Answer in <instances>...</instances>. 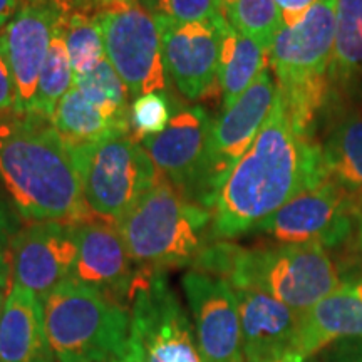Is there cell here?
I'll use <instances>...</instances> for the list:
<instances>
[{"instance_id":"obj_7","label":"cell","mask_w":362,"mask_h":362,"mask_svg":"<svg viewBox=\"0 0 362 362\" xmlns=\"http://www.w3.org/2000/svg\"><path fill=\"white\" fill-rule=\"evenodd\" d=\"M128 362H205L165 270L139 269L129 292Z\"/></svg>"},{"instance_id":"obj_40","label":"cell","mask_w":362,"mask_h":362,"mask_svg":"<svg viewBox=\"0 0 362 362\" xmlns=\"http://www.w3.org/2000/svg\"><path fill=\"white\" fill-rule=\"evenodd\" d=\"M357 200H359V232H362V194L357 197Z\"/></svg>"},{"instance_id":"obj_5","label":"cell","mask_w":362,"mask_h":362,"mask_svg":"<svg viewBox=\"0 0 362 362\" xmlns=\"http://www.w3.org/2000/svg\"><path fill=\"white\" fill-rule=\"evenodd\" d=\"M44 327L56 362L128 359L129 307L76 279L42 298Z\"/></svg>"},{"instance_id":"obj_17","label":"cell","mask_w":362,"mask_h":362,"mask_svg":"<svg viewBox=\"0 0 362 362\" xmlns=\"http://www.w3.org/2000/svg\"><path fill=\"white\" fill-rule=\"evenodd\" d=\"M78 259L72 277L128 305L139 267L116 225L93 218L74 225Z\"/></svg>"},{"instance_id":"obj_15","label":"cell","mask_w":362,"mask_h":362,"mask_svg":"<svg viewBox=\"0 0 362 362\" xmlns=\"http://www.w3.org/2000/svg\"><path fill=\"white\" fill-rule=\"evenodd\" d=\"M72 8L64 4H22L0 30L16 88V115H33L40 71L54 30Z\"/></svg>"},{"instance_id":"obj_25","label":"cell","mask_w":362,"mask_h":362,"mask_svg":"<svg viewBox=\"0 0 362 362\" xmlns=\"http://www.w3.org/2000/svg\"><path fill=\"white\" fill-rule=\"evenodd\" d=\"M74 88H78L90 103L96 104L110 121L124 131L131 128L129 90L121 81L107 59L86 74L74 76Z\"/></svg>"},{"instance_id":"obj_16","label":"cell","mask_w":362,"mask_h":362,"mask_svg":"<svg viewBox=\"0 0 362 362\" xmlns=\"http://www.w3.org/2000/svg\"><path fill=\"white\" fill-rule=\"evenodd\" d=\"M76 259V228L62 221L27 223L8 247L12 282L29 288L40 300L72 277Z\"/></svg>"},{"instance_id":"obj_6","label":"cell","mask_w":362,"mask_h":362,"mask_svg":"<svg viewBox=\"0 0 362 362\" xmlns=\"http://www.w3.org/2000/svg\"><path fill=\"white\" fill-rule=\"evenodd\" d=\"M72 149L83 197L94 218L117 225L161 178L133 131Z\"/></svg>"},{"instance_id":"obj_23","label":"cell","mask_w":362,"mask_h":362,"mask_svg":"<svg viewBox=\"0 0 362 362\" xmlns=\"http://www.w3.org/2000/svg\"><path fill=\"white\" fill-rule=\"evenodd\" d=\"M51 121L61 138L71 148L101 141L111 136L131 133L107 119L96 104L90 103L74 86L57 104Z\"/></svg>"},{"instance_id":"obj_21","label":"cell","mask_w":362,"mask_h":362,"mask_svg":"<svg viewBox=\"0 0 362 362\" xmlns=\"http://www.w3.org/2000/svg\"><path fill=\"white\" fill-rule=\"evenodd\" d=\"M327 178L362 194V103L341 107L322 146Z\"/></svg>"},{"instance_id":"obj_18","label":"cell","mask_w":362,"mask_h":362,"mask_svg":"<svg viewBox=\"0 0 362 362\" xmlns=\"http://www.w3.org/2000/svg\"><path fill=\"white\" fill-rule=\"evenodd\" d=\"M346 339H362V279H347L302 312L292 351L304 357Z\"/></svg>"},{"instance_id":"obj_42","label":"cell","mask_w":362,"mask_h":362,"mask_svg":"<svg viewBox=\"0 0 362 362\" xmlns=\"http://www.w3.org/2000/svg\"><path fill=\"white\" fill-rule=\"evenodd\" d=\"M116 362H128V361H116Z\"/></svg>"},{"instance_id":"obj_10","label":"cell","mask_w":362,"mask_h":362,"mask_svg":"<svg viewBox=\"0 0 362 362\" xmlns=\"http://www.w3.org/2000/svg\"><path fill=\"white\" fill-rule=\"evenodd\" d=\"M279 88L265 67L245 93L214 121L203 176V206L211 211L220 188L259 136L277 101Z\"/></svg>"},{"instance_id":"obj_32","label":"cell","mask_w":362,"mask_h":362,"mask_svg":"<svg viewBox=\"0 0 362 362\" xmlns=\"http://www.w3.org/2000/svg\"><path fill=\"white\" fill-rule=\"evenodd\" d=\"M21 228V216L13 210L11 200L0 192V252H6L11 247L12 238Z\"/></svg>"},{"instance_id":"obj_8","label":"cell","mask_w":362,"mask_h":362,"mask_svg":"<svg viewBox=\"0 0 362 362\" xmlns=\"http://www.w3.org/2000/svg\"><path fill=\"white\" fill-rule=\"evenodd\" d=\"M94 17L101 27L106 59L131 98L168 88L160 29L138 0H117Z\"/></svg>"},{"instance_id":"obj_11","label":"cell","mask_w":362,"mask_h":362,"mask_svg":"<svg viewBox=\"0 0 362 362\" xmlns=\"http://www.w3.org/2000/svg\"><path fill=\"white\" fill-rule=\"evenodd\" d=\"M211 128L214 121L202 106H187L171 116L163 133L141 141L161 178L200 206Z\"/></svg>"},{"instance_id":"obj_2","label":"cell","mask_w":362,"mask_h":362,"mask_svg":"<svg viewBox=\"0 0 362 362\" xmlns=\"http://www.w3.org/2000/svg\"><path fill=\"white\" fill-rule=\"evenodd\" d=\"M0 183L27 223L93 220L72 149L39 115L8 116L0 123Z\"/></svg>"},{"instance_id":"obj_22","label":"cell","mask_w":362,"mask_h":362,"mask_svg":"<svg viewBox=\"0 0 362 362\" xmlns=\"http://www.w3.org/2000/svg\"><path fill=\"white\" fill-rule=\"evenodd\" d=\"M269 64V51L248 35L235 30L225 19L220 45L218 83L223 111L259 78Z\"/></svg>"},{"instance_id":"obj_26","label":"cell","mask_w":362,"mask_h":362,"mask_svg":"<svg viewBox=\"0 0 362 362\" xmlns=\"http://www.w3.org/2000/svg\"><path fill=\"white\" fill-rule=\"evenodd\" d=\"M66 17L67 13L62 17L56 30H54L51 47H49L47 57H45L42 71H40L33 115H39L45 119H52L57 104L61 103V99L69 93L72 84H74V71H72L64 39Z\"/></svg>"},{"instance_id":"obj_31","label":"cell","mask_w":362,"mask_h":362,"mask_svg":"<svg viewBox=\"0 0 362 362\" xmlns=\"http://www.w3.org/2000/svg\"><path fill=\"white\" fill-rule=\"evenodd\" d=\"M16 112V88L8 67L6 47L0 35V123Z\"/></svg>"},{"instance_id":"obj_29","label":"cell","mask_w":362,"mask_h":362,"mask_svg":"<svg viewBox=\"0 0 362 362\" xmlns=\"http://www.w3.org/2000/svg\"><path fill=\"white\" fill-rule=\"evenodd\" d=\"M155 19L171 22L210 21L221 13V0H138Z\"/></svg>"},{"instance_id":"obj_30","label":"cell","mask_w":362,"mask_h":362,"mask_svg":"<svg viewBox=\"0 0 362 362\" xmlns=\"http://www.w3.org/2000/svg\"><path fill=\"white\" fill-rule=\"evenodd\" d=\"M171 116L168 99L160 93L144 94L131 104V128L139 141L163 133L170 124Z\"/></svg>"},{"instance_id":"obj_4","label":"cell","mask_w":362,"mask_h":362,"mask_svg":"<svg viewBox=\"0 0 362 362\" xmlns=\"http://www.w3.org/2000/svg\"><path fill=\"white\" fill-rule=\"evenodd\" d=\"M116 226L139 269L193 267L214 242L211 211L187 200L165 178L158 180Z\"/></svg>"},{"instance_id":"obj_38","label":"cell","mask_w":362,"mask_h":362,"mask_svg":"<svg viewBox=\"0 0 362 362\" xmlns=\"http://www.w3.org/2000/svg\"><path fill=\"white\" fill-rule=\"evenodd\" d=\"M11 262H8V257L6 252H0V288H6L8 284V275H11Z\"/></svg>"},{"instance_id":"obj_20","label":"cell","mask_w":362,"mask_h":362,"mask_svg":"<svg viewBox=\"0 0 362 362\" xmlns=\"http://www.w3.org/2000/svg\"><path fill=\"white\" fill-rule=\"evenodd\" d=\"M0 362H56L45 336L42 300L16 282L0 309Z\"/></svg>"},{"instance_id":"obj_35","label":"cell","mask_w":362,"mask_h":362,"mask_svg":"<svg viewBox=\"0 0 362 362\" xmlns=\"http://www.w3.org/2000/svg\"><path fill=\"white\" fill-rule=\"evenodd\" d=\"M72 11H83L89 16H94L104 7L111 6V4L117 2V0H69Z\"/></svg>"},{"instance_id":"obj_13","label":"cell","mask_w":362,"mask_h":362,"mask_svg":"<svg viewBox=\"0 0 362 362\" xmlns=\"http://www.w3.org/2000/svg\"><path fill=\"white\" fill-rule=\"evenodd\" d=\"M205 362H245L238 302L225 279L189 270L181 279Z\"/></svg>"},{"instance_id":"obj_27","label":"cell","mask_w":362,"mask_h":362,"mask_svg":"<svg viewBox=\"0 0 362 362\" xmlns=\"http://www.w3.org/2000/svg\"><path fill=\"white\" fill-rule=\"evenodd\" d=\"M221 16L235 30L257 40L267 51L284 27L275 0H221Z\"/></svg>"},{"instance_id":"obj_39","label":"cell","mask_w":362,"mask_h":362,"mask_svg":"<svg viewBox=\"0 0 362 362\" xmlns=\"http://www.w3.org/2000/svg\"><path fill=\"white\" fill-rule=\"evenodd\" d=\"M19 2H22V4H49V2H56V4H64V6H69L71 7L69 0H19Z\"/></svg>"},{"instance_id":"obj_28","label":"cell","mask_w":362,"mask_h":362,"mask_svg":"<svg viewBox=\"0 0 362 362\" xmlns=\"http://www.w3.org/2000/svg\"><path fill=\"white\" fill-rule=\"evenodd\" d=\"M64 39L74 76L90 72L106 59L101 27L94 16L71 11L64 22Z\"/></svg>"},{"instance_id":"obj_33","label":"cell","mask_w":362,"mask_h":362,"mask_svg":"<svg viewBox=\"0 0 362 362\" xmlns=\"http://www.w3.org/2000/svg\"><path fill=\"white\" fill-rule=\"evenodd\" d=\"M315 362H362V339H346L332 344L324 349L320 361Z\"/></svg>"},{"instance_id":"obj_19","label":"cell","mask_w":362,"mask_h":362,"mask_svg":"<svg viewBox=\"0 0 362 362\" xmlns=\"http://www.w3.org/2000/svg\"><path fill=\"white\" fill-rule=\"evenodd\" d=\"M238 302L245 362H260L292 351L300 314L252 288H233Z\"/></svg>"},{"instance_id":"obj_34","label":"cell","mask_w":362,"mask_h":362,"mask_svg":"<svg viewBox=\"0 0 362 362\" xmlns=\"http://www.w3.org/2000/svg\"><path fill=\"white\" fill-rule=\"evenodd\" d=\"M315 2L317 0H275L282 13L284 27H292L300 22Z\"/></svg>"},{"instance_id":"obj_36","label":"cell","mask_w":362,"mask_h":362,"mask_svg":"<svg viewBox=\"0 0 362 362\" xmlns=\"http://www.w3.org/2000/svg\"><path fill=\"white\" fill-rule=\"evenodd\" d=\"M19 8V0H0V29L8 24Z\"/></svg>"},{"instance_id":"obj_3","label":"cell","mask_w":362,"mask_h":362,"mask_svg":"<svg viewBox=\"0 0 362 362\" xmlns=\"http://www.w3.org/2000/svg\"><path fill=\"white\" fill-rule=\"evenodd\" d=\"M193 270L225 279L233 288H252L297 310H309L341 284L337 265L319 242L245 248L214 240Z\"/></svg>"},{"instance_id":"obj_14","label":"cell","mask_w":362,"mask_h":362,"mask_svg":"<svg viewBox=\"0 0 362 362\" xmlns=\"http://www.w3.org/2000/svg\"><path fill=\"white\" fill-rule=\"evenodd\" d=\"M161 35L166 74L188 99L205 98L218 83L220 45L225 17L200 22L155 19Z\"/></svg>"},{"instance_id":"obj_12","label":"cell","mask_w":362,"mask_h":362,"mask_svg":"<svg viewBox=\"0 0 362 362\" xmlns=\"http://www.w3.org/2000/svg\"><path fill=\"white\" fill-rule=\"evenodd\" d=\"M337 0H317L304 19L282 27L269 51L280 89L327 78L336 42Z\"/></svg>"},{"instance_id":"obj_41","label":"cell","mask_w":362,"mask_h":362,"mask_svg":"<svg viewBox=\"0 0 362 362\" xmlns=\"http://www.w3.org/2000/svg\"><path fill=\"white\" fill-rule=\"evenodd\" d=\"M359 242L362 243V232H359Z\"/></svg>"},{"instance_id":"obj_9","label":"cell","mask_w":362,"mask_h":362,"mask_svg":"<svg viewBox=\"0 0 362 362\" xmlns=\"http://www.w3.org/2000/svg\"><path fill=\"white\" fill-rule=\"evenodd\" d=\"M356 225L359 228L357 194L327 178L285 203L253 232L270 235L279 243L319 242L330 248L349 240Z\"/></svg>"},{"instance_id":"obj_37","label":"cell","mask_w":362,"mask_h":362,"mask_svg":"<svg viewBox=\"0 0 362 362\" xmlns=\"http://www.w3.org/2000/svg\"><path fill=\"white\" fill-rule=\"evenodd\" d=\"M260 362H315V361H314V357H304V356L297 354V352L288 351L277 357H272V359L260 361Z\"/></svg>"},{"instance_id":"obj_1","label":"cell","mask_w":362,"mask_h":362,"mask_svg":"<svg viewBox=\"0 0 362 362\" xmlns=\"http://www.w3.org/2000/svg\"><path fill=\"white\" fill-rule=\"evenodd\" d=\"M325 180L322 146L314 134L293 126L277 94L259 136L216 194L211 238L232 240L253 232L285 203Z\"/></svg>"},{"instance_id":"obj_24","label":"cell","mask_w":362,"mask_h":362,"mask_svg":"<svg viewBox=\"0 0 362 362\" xmlns=\"http://www.w3.org/2000/svg\"><path fill=\"white\" fill-rule=\"evenodd\" d=\"M330 83L347 86L362 76V0H337Z\"/></svg>"},{"instance_id":"obj_43","label":"cell","mask_w":362,"mask_h":362,"mask_svg":"<svg viewBox=\"0 0 362 362\" xmlns=\"http://www.w3.org/2000/svg\"><path fill=\"white\" fill-rule=\"evenodd\" d=\"M361 250H362V243H361Z\"/></svg>"}]
</instances>
